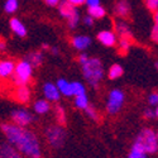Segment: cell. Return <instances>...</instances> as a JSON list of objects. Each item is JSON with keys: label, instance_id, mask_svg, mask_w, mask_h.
<instances>
[{"label": "cell", "instance_id": "obj_1", "mask_svg": "<svg viewBox=\"0 0 158 158\" xmlns=\"http://www.w3.org/2000/svg\"><path fill=\"white\" fill-rule=\"evenodd\" d=\"M2 130L8 140L22 156L27 158H41L42 148L34 131L13 123H3Z\"/></svg>", "mask_w": 158, "mask_h": 158}, {"label": "cell", "instance_id": "obj_2", "mask_svg": "<svg viewBox=\"0 0 158 158\" xmlns=\"http://www.w3.org/2000/svg\"><path fill=\"white\" fill-rule=\"evenodd\" d=\"M82 67V73L85 80L89 82V85H91L93 87H98L99 82L102 80L104 76V69H102V63L99 58H87V61L85 63L81 64Z\"/></svg>", "mask_w": 158, "mask_h": 158}, {"label": "cell", "instance_id": "obj_3", "mask_svg": "<svg viewBox=\"0 0 158 158\" xmlns=\"http://www.w3.org/2000/svg\"><path fill=\"white\" fill-rule=\"evenodd\" d=\"M134 143H137L138 146H140L147 154L148 153H152V154L156 153L157 149H158V137H157L156 130H153L151 128L143 129L138 134Z\"/></svg>", "mask_w": 158, "mask_h": 158}, {"label": "cell", "instance_id": "obj_4", "mask_svg": "<svg viewBox=\"0 0 158 158\" xmlns=\"http://www.w3.org/2000/svg\"><path fill=\"white\" fill-rule=\"evenodd\" d=\"M32 73H33L32 64L27 60H23V61L15 63L14 71H13V75H11L13 82H14L17 86L27 85L32 78Z\"/></svg>", "mask_w": 158, "mask_h": 158}, {"label": "cell", "instance_id": "obj_5", "mask_svg": "<svg viewBox=\"0 0 158 158\" xmlns=\"http://www.w3.org/2000/svg\"><path fill=\"white\" fill-rule=\"evenodd\" d=\"M48 144L53 148H61L66 140V131L62 125H49L44 131Z\"/></svg>", "mask_w": 158, "mask_h": 158}, {"label": "cell", "instance_id": "obj_6", "mask_svg": "<svg viewBox=\"0 0 158 158\" xmlns=\"http://www.w3.org/2000/svg\"><path fill=\"white\" fill-rule=\"evenodd\" d=\"M58 11L63 18L67 19L71 29L77 27L78 22H80V15H78V11H77L76 6L71 5L67 0H64V2L58 3Z\"/></svg>", "mask_w": 158, "mask_h": 158}, {"label": "cell", "instance_id": "obj_7", "mask_svg": "<svg viewBox=\"0 0 158 158\" xmlns=\"http://www.w3.org/2000/svg\"><path fill=\"white\" fill-rule=\"evenodd\" d=\"M124 100H125V95L122 90L119 89H115L111 90L110 94L108 96V101H106V110L109 114L114 115L118 114L124 105Z\"/></svg>", "mask_w": 158, "mask_h": 158}, {"label": "cell", "instance_id": "obj_8", "mask_svg": "<svg viewBox=\"0 0 158 158\" xmlns=\"http://www.w3.org/2000/svg\"><path fill=\"white\" fill-rule=\"evenodd\" d=\"M13 124L19 127H27L31 123L34 122V116L27 110V109H15L10 114Z\"/></svg>", "mask_w": 158, "mask_h": 158}, {"label": "cell", "instance_id": "obj_9", "mask_svg": "<svg viewBox=\"0 0 158 158\" xmlns=\"http://www.w3.org/2000/svg\"><path fill=\"white\" fill-rule=\"evenodd\" d=\"M43 94L46 96V100L51 101V102H56L61 98V93L58 91L57 86L55 84H51V82L44 84V86H43Z\"/></svg>", "mask_w": 158, "mask_h": 158}, {"label": "cell", "instance_id": "obj_10", "mask_svg": "<svg viewBox=\"0 0 158 158\" xmlns=\"http://www.w3.org/2000/svg\"><path fill=\"white\" fill-rule=\"evenodd\" d=\"M15 67V62L13 60H2L0 61V80L10 78Z\"/></svg>", "mask_w": 158, "mask_h": 158}, {"label": "cell", "instance_id": "obj_11", "mask_svg": "<svg viewBox=\"0 0 158 158\" xmlns=\"http://www.w3.org/2000/svg\"><path fill=\"white\" fill-rule=\"evenodd\" d=\"M0 158H23V156L9 143H0Z\"/></svg>", "mask_w": 158, "mask_h": 158}, {"label": "cell", "instance_id": "obj_12", "mask_svg": "<svg viewBox=\"0 0 158 158\" xmlns=\"http://www.w3.org/2000/svg\"><path fill=\"white\" fill-rule=\"evenodd\" d=\"M98 39L104 46L111 47V46H115L116 43V34L111 31H102L98 34Z\"/></svg>", "mask_w": 158, "mask_h": 158}, {"label": "cell", "instance_id": "obj_13", "mask_svg": "<svg viewBox=\"0 0 158 158\" xmlns=\"http://www.w3.org/2000/svg\"><path fill=\"white\" fill-rule=\"evenodd\" d=\"M14 98L20 104L28 102L29 99H31V90L28 89L27 85H24V86H17V90H15V93H14Z\"/></svg>", "mask_w": 158, "mask_h": 158}, {"label": "cell", "instance_id": "obj_14", "mask_svg": "<svg viewBox=\"0 0 158 158\" xmlns=\"http://www.w3.org/2000/svg\"><path fill=\"white\" fill-rule=\"evenodd\" d=\"M115 32H116L115 34H118L120 38H131V32L129 29V25L122 19L115 22Z\"/></svg>", "mask_w": 158, "mask_h": 158}, {"label": "cell", "instance_id": "obj_15", "mask_svg": "<svg viewBox=\"0 0 158 158\" xmlns=\"http://www.w3.org/2000/svg\"><path fill=\"white\" fill-rule=\"evenodd\" d=\"M91 44V38L87 35H76L72 38V46L78 49V51H84Z\"/></svg>", "mask_w": 158, "mask_h": 158}, {"label": "cell", "instance_id": "obj_16", "mask_svg": "<svg viewBox=\"0 0 158 158\" xmlns=\"http://www.w3.org/2000/svg\"><path fill=\"white\" fill-rule=\"evenodd\" d=\"M129 11H130V6L125 0H119V2L115 4V13H116L118 17L127 18L129 15Z\"/></svg>", "mask_w": 158, "mask_h": 158}, {"label": "cell", "instance_id": "obj_17", "mask_svg": "<svg viewBox=\"0 0 158 158\" xmlns=\"http://www.w3.org/2000/svg\"><path fill=\"white\" fill-rule=\"evenodd\" d=\"M10 28H11L13 32H14L17 35H19V37H25V34H27V29H25L24 24L19 19H17V18H13L10 20Z\"/></svg>", "mask_w": 158, "mask_h": 158}, {"label": "cell", "instance_id": "obj_18", "mask_svg": "<svg viewBox=\"0 0 158 158\" xmlns=\"http://www.w3.org/2000/svg\"><path fill=\"white\" fill-rule=\"evenodd\" d=\"M56 86H57L58 91L62 95H64V96H71L72 95V85L67 80H64V78H60V80L57 81Z\"/></svg>", "mask_w": 158, "mask_h": 158}, {"label": "cell", "instance_id": "obj_19", "mask_svg": "<svg viewBox=\"0 0 158 158\" xmlns=\"http://www.w3.org/2000/svg\"><path fill=\"white\" fill-rule=\"evenodd\" d=\"M33 108H34V111H35L37 114L42 115V114H46V113H48V111H49L51 105H49V101L41 99V100H37V101L34 102Z\"/></svg>", "mask_w": 158, "mask_h": 158}, {"label": "cell", "instance_id": "obj_20", "mask_svg": "<svg viewBox=\"0 0 158 158\" xmlns=\"http://www.w3.org/2000/svg\"><path fill=\"white\" fill-rule=\"evenodd\" d=\"M25 60H27L32 64V67H37V66H41L42 62H43V53H42V52H39V51L32 52V53H29L27 56V58H25Z\"/></svg>", "mask_w": 158, "mask_h": 158}, {"label": "cell", "instance_id": "obj_21", "mask_svg": "<svg viewBox=\"0 0 158 158\" xmlns=\"http://www.w3.org/2000/svg\"><path fill=\"white\" fill-rule=\"evenodd\" d=\"M106 11L101 5H95V6H89V15L94 19H101L105 17Z\"/></svg>", "mask_w": 158, "mask_h": 158}, {"label": "cell", "instance_id": "obj_22", "mask_svg": "<svg viewBox=\"0 0 158 158\" xmlns=\"http://www.w3.org/2000/svg\"><path fill=\"white\" fill-rule=\"evenodd\" d=\"M128 158H147V153L143 151V148L140 146H138L137 143L133 144L130 152H129V156Z\"/></svg>", "mask_w": 158, "mask_h": 158}, {"label": "cell", "instance_id": "obj_23", "mask_svg": "<svg viewBox=\"0 0 158 158\" xmlns=\"http://www.w3.org/2000/svg\"><path fill=\"white\" fill-rule=\"evenodd\" d=\"M123 67L120 64H113L109 69V78L111 80H115V78H119L123 75Z\"/></svg>", "mask_w": 158, "mask_h": 158}, {"label": "cell", "instance_id": "obj_24", "mask_svg": "<svg viewBox=\"0 0 158 158\" xmlns=\"http://www.w3.org/2000/svg\"><path fill=\"white\" fill-rule=\"evenodd\" d=\"M55 115H56V119L60 125H64L66 123V113L64 109L61 106V105H56L55 106Z\"/></svg>", "mask_w": 158, "mask_h": 158}, {"label": "cell", "instance_id": "obj_25", "mask_svg": "<svg viewBox=\"0 0 158 158\" xmlns=\"http://www.w3.org/2000/svg\"><path fill=\"white\" fill-rule=\"evenodd\" d=\"M75 105H76V108L85 110L86 106L89 105V99H87L86 94H84V95H77V96L75 98Z\"/></svg>", "mask_w": 158, "mask_h": 158}, {"label": "cell", "instance_id": "obj_26", "mask_svg": "<svg viewBox=\"0 0 158 158\" xmlns=\"http://www.w3.org/2000/svg\"><path fill=\"white\" fill-rule=\"evenodd\" d=\"M131 46V38H119V51L122 53H127Z\"/></svg>", "mask_w": 158, "mask_h": 158}, {"label": "cell", "instance_id": "obj_27", "mask_svg": "<svg viewBox=\"0 0 158 158\" xmlns=\"http://www.w3.org/2000/svg\"><path fill=\"white\" fill-rule=\"evenodd\" d=\"M71 85H72V95L77 96V95L86 94V89H85V86L81 82L75 81V82H71Z\"/></svg>", "mask_w": 158, "mask_h": 158}, {"label": "cell", "instance_id": "obj_28", "mask_svg": "<svg viewBox=\"0 0 158 158\" xmlns=\"http://www.w3.org/2000/svg\"><path fill=\"white\" fill-rule=\"evenodd\" d=\"M18 0H6L5 2V5H4V9L6 13L11 14V13H15L17 9H18Z\"/></svg>", "mask_w": 158, "mask_h": 158}, {"label": "cell", "instance_id": "obj_29", "mask_svg": "<svg viewBox=\"0 0 158 158\" xmlns=\"http://www.w3.org/2000/svg\"><path fill=\"white\" fill-rule=\"evenodd\" d=\"M85 111H86V115L90 118V119H93V120H99V113H98V110L93 106V105H87L86 106V109H85Z\"/></svg>", "mask_w": 158, "mask_h": 158}, {"label": "cell", "instance_id": "obj_30", "mask_svg": "<svg viewBox=\"0 0 158 158\" xmlns=\"http://www.w3.org/2000/svg\"><path fill=\"white\" fill-rule=\"evenodd\" d=\"M144 116L147 118V119L152 120V119H156L158 116V109L157 106H149L148 109L144 110Z\"/></svg>", "mask_w": 158, "mask_h": 158}, {"label": "cell", "instance_id": "obj_31", "mask_svg": "<svg viewBox=\"0 0 158 158\" xmlns=\"http://www.w3.org/2000/svg\"><path fill=\"white\" fill-rule=\"evenodd\" d=\"M148 104H149V106H157L158 105V94L156 93H152V94H149V96H148Z\"/></svg>", "mask_w": 158, "mask_h": 158}, {"label": "cell", "instance_id": "obj_32", "mask_svg": "<svg viewBox=\"0 0 158 158\" xmlns=\"http://www.w3.org/2000/svg\"><path fill=\"white\" fill-rule=\"evenodd\" d=\"M146 5L151 11H157L158 8V0H146Z\"/></svg>", "mask_w": 158, "mask_h": 158}, {"label": "cell", "instance_id": "obj_33", "mask_svg": "<svg viewBox=\"0 0 158 158\" xmlns=\"http://www.w3.org/2000/svg\"><path fill=\"white\" fill-rule=\"evenodd\" d=\"M152 39L154 42L158 41V23H154L153 24V29H152V34H151Z\"/></svg>", "mask_w": 158, "mask_h": 158}, {"label": "cell", "instance_id": "obj_34", "mask_svg": "<svg viewBox=\"0 0 158 158\" xmlns=\"http://www.w3.org/2000/svg\"><path fill=\"white\" fill-rule=\"evenodd\" d=\"M67 2H69L71 5H73V6H78V5L85 4V0H67Z\"/></svg>", "mask_w": 158, "mask_h": 158}, {"label": "cell", "instance_id": "obj_35", "mask_svg": "<svg viewBox=\"0 0 158 158\" xmlns=\"http://www.w3.org/2000/svg\"><path fill=\"white\" fill-rule=\"evenodd\" d=\"M85 4H87V6L100 5V0H85Z\"/></svg>", "mask_w": 158, "mask_h": 158}, {"label": "cell", "instance_id": "obj_36", "mask_svg": "<svg viewBox=\"0 0 158 158\" xmlns=\"http://www.w3.org/2000/svg\"><path fill=\"white\" fill-rule=\"evenodd\" d=\"M84 23H85L86 25H89V27H91V25L94 24V18H91L90 15H87V17L84 18Z\"/></svg>", "mask_w": 158, "mask_h": 158}, {"label": "cell", "instance_id": "obj_37", "mask_svg": "<svg viewBox=\"0 0 158 158\" xmlns=\"http://www.w3.org/2000/svg\"><path fill=\"white\" fill-rule=\"evenodd\" d=\"M87 58H89V56L86 53H81L80 56H78V62H80V64H82L87 61Z\"/></svg>", "mask_w": 158, "mask_h": 158}, {"label": "cell", "instance_id": "obj_38", "mask_svg": "<svg viewBox=\"0 0 158 158\" xmlns=\"http://www.w3.org/2000/svg\"><path fill=\"white\" fill-rule=\"evenodd\" d=\"M58 3H60V0H46V4L49 6H56L58 5Z\"/></svg>", "mask_w": 158, "mask_h": 158}, {"label": "cell", "instance_id": "obj_39", "mask_svg": "<svg viewBox=\"0 0 158 158\" xmlns=\"http://www.w3.org/2000/svg\"><path fill=\"white\" fill-rule=\"evenodd\" d=\"M51 52H52L53 55H58V53H60V51H58L57 47H52V48H51Z\"/></svg>", "mask_w": 158, "mask_h": 158}, {"label": "cell", "instance_id": "obj_40", "mask_svg": "<svg viewBox=\"0 0 158 158\" xmlns=\"http://www.w3.org/2000/svg\"><path fill=\"white\" fill-rule=\"evenodd\" d=\"M5 47H6V46H5V42L3 41V39H0V51H4Z\"/></svg>", "mask_w": 158, "mask_h": 158}, {"label": "cell", "instance_id": "obj_41", "mask_svg": "<svg viewBox=\"0 0 158 158\" xmlns=\"http://www.w3.org/2000/svg\"><path fill=\"white\" fill-rule=\"evenodd\" d=\"M43 49H48V46L47 44H43Z\"/></svg>", "mask_w": 158, "mask_h": 158}]
</instances>
